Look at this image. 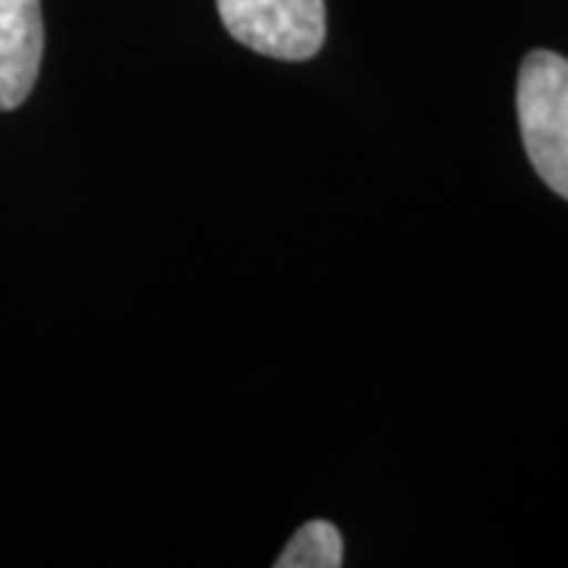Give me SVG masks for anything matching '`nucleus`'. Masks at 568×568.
Returning a JSON list of instances; mask_svg holds the SVG:
<instances>
[{"label":"nucleus","instance_id":"f257e3e1","mask_svg":"<svg viewBox=\"0 0 568 568\" xmlns=\"http://www.w3.org/2000/svg\"><path fill=\"white\" fill-rule=\"evenodd\" d=\"M518 123L537 178L568 203V61L530 51L518 73Z\"/></svg>","mask_w":568,"mask_h":568},{"label":"nucleus","instance_id":"f03ea898","mask_svg":"<svg viewBox=\"0 0 568 568\" xmlns=\"http://www.w3.org/2000/svg\"><path fill=\"white\" fill-rule=\"evenodd\" d=\"M224 29L275 61H310L325 44V0H219Z\"/></svg>","mask_w":568,"mask_h":568},{"label":"nucleus","instance_id":"7ed1b4c3","mask_svg":"<svg viewBox=\"0 0 568 568\" xmlns=\"http://www.w3.org/2000/svg\"><path fill=\"white\" fill-rule=\"evenodd\" d=\"M41 54V0H0V111H13L32 95Z\"/></svg>","mask_w":568,"mask_h":568},{"label":"nucleus","instance_id":"20e7f679","mask_svg":"<svg viewBox=\"0 0 568 568\" xmlns=\"http://www.w3.org/2000/svg\"><path fill=\"white\" fill-rule=\"evenodd\" d=\"M345 562L342 534L328 521H306L275 559L278 568H338Z\"/></svg>","mask_w":568,"mask_h":568}]
</instances>
